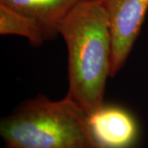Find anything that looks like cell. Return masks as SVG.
<instances>
[{
    "instance_id": "1",
    "label": "cell",
    "mask_w": 148,
    "mask_h": 148,
    "mask_svg": "<svg viewBox=\"0 0 148 148\" xmlns=\"http://www.w3.org/2000/svg\"><path fill=\"white\" fill-rule=\"evenodd\" d=\"M58 35L68 49L67 97L88 116L105 105L106 82L111 77L112 37L100 0H82L61 21Z\"/></svg>"
},
{
    "instance_id": "6",
    "label": "cell",
    "mask_w": 148,
    "mask_h": 148,
    "mask_svg": "<svg viewBox=\"0 0 148 148\" xmlns=\"http://www.w3.org/2000/svg\"><path fill=\"white\" fill-rule=\"evenodd\" d=\"M0 34L17 35L27 38L30 44L38 47L52 40L39 23L0 4Z\"/></svg>"
},
{
    "instance_id": "2",
    "label": "cell",
    "mask_w": 148,
    "mask_h": 148,
    "mask_svg": "<svg viewBox=\"0 0 148 148\" xmlns=\"http://www.w3.org/2000/svg\"><path fill=\"white\" fill-rule=\"evenodd\" d=\"M0 135L9 148H99L87 115L67 96L51 101L39 95L23 102L2 119Z\"/></svg>"
},
{
    "instance_id": "5",
    "label": "cell",
    "mask_w": 148,
    "mask_h": 148,
    "mask_svg": "<svg viewBox=\"0 0 148 148\" xmlns=\"http://www.w3.org/2000/svg\"><path fill=\"white\" fill-rule=\"evenodd\" d=\"M82 0H0V4L31 18L48 32L51 39L69 12Z\"/></svg>"
},
{
    "instance_id": "3",
    "label": "cell",
    "mask_w": 148,
    "mask_h": 148,
    "mask_svg": "<svg viewBox=\"0 0 148 148\" xmlns=\"http://www.w3.org/2000/svg\"><path fill=\"white\" fill-rule=\"evenodd\" d=\"M106 11L112 37L111 77L124 66L142 28L148 0H100Z\"/></svg>"
},
{
    "instance_id": "4",
    "label": "cell",
    "mask_w": 148,
    "mask_h": 148,
    "mask_svg": "<svg viewBox=\"0 0 148 148\" xmlns=\"http://www.w3.org/2000/svg\"><path fill=\"white\" fill-rule=\"evenodd\" d=\"M90 132L99 148H128L138 127L132 116L118 106H104L87 116Z\"/></svg>"
}]
</instances>
